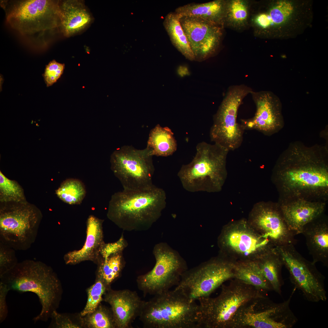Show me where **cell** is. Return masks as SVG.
<instances>
[{
  "instance_id": "cell-1",
  "label": "cell",
  "mask_w": 328,
  "mask_h": 328,
  "mask_svg": "<svg viewBox=\"0 0 328 328\" xmlns=\"http://www.w3.org/2000/svg\"><path fill=\"white\" fill-rule=\"evenodd\" d=\"M328 150L325 146L291 143L274 167L280 200L301 198L325 201L328 196Z\"/></svg>"
},
{
  "instance_id": "cell-2",
  "label": "cell",
  "mask_w": 328,
  "mask_h": 328,
  "mask_svg": "<svg viewBox=\"0 0 328 328\" xmlns=\"http://www.w3.org/2000/svg\"><path fill=\"white\" fill-rule=\"evenodd\" d=\"M166 205L165 191L154 185L141 190L123 189L112 196L107 216L124 231H145L159 219Z\"/></svg>"
},
{
  "instance_id": "cell-3",
  "label": "cell",
  "mask_w": 328,
  "mask_h": 328,
  "mask_svg": "<svg viewBox=\"0 0 328 328\" xmlns=\"http://www.w3.org/2000/svg\"><path fill=\"white\" fill-rule=\"evenodd\" d=\"M60 1L2 0L6 22L24 39L34 46H47L48 38L60 29Z\"/></svg>"
},
{
  "instance_id": "cell-4",
  "label": "cell",
  "mask_w": 328,
  "mask_h": 328,
  "mask_svg": "<svg viewBox=\"0 0 328 328\" xmlns=\"http://www.w3.org/2000/svg\"><path fill=\"white\" fill-rule=\"evenodd\" d=\"M9 290L31 292L38 296L42 306L33 319L46 322L57 307L62 294L60 281L52 268L39 261L26 260L0 277Z\"/></svg>"
},
{
  "instance_id": "cell-5",
  "label": "cell",
  "mask_w": 328,
  "mask_h": 328,
  "mask_svg": "<svg viewBox=\"0 0 328 328\" xmlns=\"http://www.w3.org/2000/svg\"><path fill=\"white\" fill-rule=\"evenodd\" d=\"M199 306L174 289L144 301L139 316L147 328H198Z\"/></svg>"
},
{
  "instance_id": "cell-6",
  "label": "cell",
  "mask_w": 328,
  "mask_h": 328,
  "mask_svg": "<svg viewBox=\"0 0 328 328\" xmlns=\"http://www.w3.org/2000/svg\"><path fill=\"white\" fill-rule=\"evenodd\" d=\"M192 161L183 165L177 176L183 187L191 192L220 190L226 173L227 156L229 151L216 143L202 142L196 146Z\"/></svg>"
},
{
  "instance_id": "cell-7",
  "label": "cell",
  "mask_w": 328,
  "mask_h": 328,
  "mask_svg": "<svg viewBox=\"0 0 328 328\" xmlns=\"http://www.w3.org/2000/svg\"><path fill=\"white\" fill-rule=\"evenodd\" d=\"M263 293L254 286L236 278L228 285L222 284L214 298H201L198 328H231L234 317L245 303Z\"/></svg>"
},
{
  "instance_id": "cell-8",
  "label": "cell",
  "mask_w": 328,
  "mask_h": 328,
  "mask_svg": "<svg viewBox=\"0 0 328 328\" xmlns=\"http://www.w3.org/2000/svg\"><path fill=\"white\" fill-rule=\"evenodd\" d=\"M42 217L40 210L26 200L1 203L0 242L15 251L28 249L35 241Z\"/></svg>"
},
{
  "instance_id": "cell-9",
  "label": "cell",
  "mask_w": 328,
  "mask_h": 328,
  "mask_svg": "<svg viewBox=\"0 0 328 328\" xmlns=\"http://www.w3.org/2000/svg\"><path fill=\"white\" fill-rule=\"evenodd\" d=\"M295 289L286 301L276 303L266 295L250 300L235 315L231 328H291L298 319L289 304Z\"/></svg>"
},
{
  "instance_id": "cell-10",
  "label": "cell",
  "mask_w": 328,
  "mask_h": 328,
  "mask_svg": "<svg viewBox=\"0 0 328 328\" xmlns=\"http://www.w3.org/2000/svg\"><path fill=\"white\" fill-rule=\"evenodd\" d=\"M253 91L244 84L229 87L216 113L209 133L211 141L229 151L238 148L243 141L244 130L237 122L238 110L244 99Z\"/></svg>"
},
{
  "instance_id": "cell-11",
  "label": "cell",
  "mask_w": 328,
  "mask_h": 328,
  "mask_svg": "<svg viewBox=\"0 0 328 328\" xmlns=\"http://www.w3.org/2000/svg\"><path fill=\"white\" fill-rule=\"evenodd\" d=\"M153 253L155 259L154 267L148 273L138 276L136 282L138 289L145 294L154 295L177 286L188 268L179 253L166 243L156 244Z\"/></svg>"
},
{
  "instance_id": "cell-12",
  "label": "cell",
  "mask_w": 328,
  "mask_h": 328,
  "mask_svg": "<svg viewBox=\"0 0 328 328\" xmlns=\"http://www.w3.org/2000/svg\"><path fill=\"white\" fill-rule=\"evenodd\" d=\"M152 156L146 148L138 149L131 145H124L113 152L111 168L123 189L141 190L154 185Z\"/></svg>"
},
{
  "instance_id": "cell-13",
  "label": "cell",
  "mask_w": 328,
  "mask_h": 328,
  "mask_svg": "<svg viewBox=\"0 0 328 328\" xmlns=\"http://www.w3.org/2000/svg\"><path fill=\"white\" fill-rule=\"evenodd\" d=\"M234 262L218 257L188 269L175 289L195 301L210 296L224 282L234 278Z\"/></svg>"
},
{
  "instance_id": "cell-14",
  "label": "cell",
  "mask_w": 328,
  "mask_h": 328,
  "mask_svg": "<svg viewBox=\"0 0 328 328\" xmlns=\"http://www.w3.org/2000/svg\"><path fill=\"white\" fill-rule=\"evenodd\" d=\"M275 249L288 270L290 281L308 301L313 302L326 301L325 277L315 264L303 257L292 244L277 246Z\"/></svg>"
},
{
  "instance_id": "cell-15",
  "label": "cell",
  "mask_w": 328,
  "mask_h": 328,
  "mask_svg": "<svg viewBox=\"0 0 328 328\" xmlns=\"http://www.w3.org/2000/svg\"><path fill=\"white\" fill-rule=\"evenodd\" d=\"M250 94L256 111L251 118L241 120L243 129L256 130L268 136L278 132L284 125L282 104L278 97L268 91H253Z\"/></svg>"
},
{
  "instance_id": "cell-16",
  "label": "cell",
  "mask_w": 328,
  "mask_h": 328,
  "mask_svg": "<svg viewBox=\"0 0 328 328\" xmlns=\"http://www.w3.org/2000/svg\"><path fill=\"white\" fill-rule=\"evenodd\" d=\"M179 17L194 60L202 61L212 56L216 51L221 35L219 25L196 17Z\"/></svg>"
},
{
  "instance_id": "cell-17",
  "label": "cell",
  "mask_w": 328,
  "mask_h": 328,
  "mask_svg": "<svg viewBox=\"0 0 328 328\" xmlns=\"http://www.w3.org/2000/svg\"><path fill=\"white\" fill-rule=\"evenodd\" d=\"M254 222L261 236L275 247L296 244L295 235L284 220L278 203L259 204Z\"/></svg>"
},
{
  "instance_id": "cell-18",
  "label": "cell",
  "mask_w": 328,
  "mask_h": 328,
  "mask_svg": "<svg viewBox=\"0 0 328 328\" xmlns=\"http://www.w3.org/2000/svg\"><path fill=\"white\" fill-rule=\"evenodd\" d=\"M283 218L295 235L301 234L304 227L324 214L325 201L297 198L280 200L278 203Z\"/></svg>"
},
{
  "instance_id": "cell-19",
  "label": "cell",
  "mask_w": 328,
  "mask_h": 328,
  "mask_svg": "<svg viewBox=\"0 0 328 328\" xmlns=\"http://www.w3.org/2000/svg\"><path fill=\"white\" fill-rule=\"evenodd\" d=\"M104 300L111 306L117 328H130L141 312L144 301L135 291L128 289L114 290L110 288Z\"/></svg>"
},
{
  "instance_id": "cell-20",
  "label": "cell",
  "mask_w": 328,
  "mask_h": 328,
  "mask_svg": "<svg viewBox=\"0 0 328 328\" xmlns=\"http://www.w3.org/2000/svg\"><path fill=\"white\" fill-rule=\"evenodd\" d=\"M104 220L93 215L89 216L86 222V238L81 249L70 251L64 255L67 265H75L85 261L97 264L100 259L101 248L104 242L103 224Z\"/></svg>"
},
{
  "instance_id": "cell-21",
  "label": "cell",
  "mask_w": 328,
  "mask_h": 328,
  "mask_svg": "<svg viewBox=\"0 0 328 328\" xmlns=\"http://www.w3.org/2000/svg\"><path fill=\"white\" fill-rule=\"evenodd\" d=\"M222 247L229 246L237 252L245 256L258 252L261 256L272 250L275 247L268 239L260 234L253 235L245 230L236 229L228 232H223L219 239Z\"/></svg>"
},
{
  "instance_id": "cell-22",
  "label": "cell",
  "mask_w": 328,
  "mask_h": 328,
  "mask_svg": "<svg viewBox=\"0 0 328 328\" xmlns=\"http://www.w3.org/2000/svg\"><path fill=\"white\" fill-rule=\"evenodd\" d=\"M301 234L304 236L312 262L328 267V221L323 214L305 225Z\"/></svg>"
},
{
  "instance_id": "cell-23",
  "label": "cell",
  "mask_w": 328,
  "mask_h": 328,
  "mask_svg": "<svg viewBox=\"0 0 328 328\" xmlns=\"http://www.w3.org/2000/svg\"><path fill=\"white\" fill-rule=\"evenodd\" d=\"M59 8L60 29L66 37H70L83 30L91 21L90 13L81 1H60Z\"/></svg>"
},
{
  "instance_id": "cell-24",
  "label": "cell",
  "mask_w": 328,
  "mask_h": 328,
  "mask_svg": "<svg viewBox=\"0 0 328 328\" xmlns=\"http://www.w3.org/2000/svg\"><path fill=\"white\" fill-rule=\"evenodd\" d=\"M234 278L252 285L266 295L272 288L263 275L256 260H245L234 262Z\"/></svg>"
},
{
  "instance_id": "cell-25",
  "label": "cell",
  "mask_w": 328,
  "mask_h": 328,
  "mask_svg": "<svg viewBox=\"0 0 328 328\" xmlns=\"http://www.w3.org/2000/svg\"><path fill=\"white\" fill-rule=\"evenodd\" d=\"M146 148L152 156L166 157L176 151L177 143L169 128L157 124L150 131Z\"/></svg>"
},
{
  "instance_id": "cell-26",
  "label": "cell",
  "mask_w": 328,
  "mask_h": 328,
  "mask_svg": "<svg viewBox=\"0 0 328 328\" xmlns=\"http://www.w3.org/2000/svg\"><path fill=\"white\" fill-rule=\"evenodd\" d=\"M224 4L221 0L201 3H190L179 6L175 12L179 17H199L220 25L223 17Z\"/></svg>"
},
{
  "instance_id": "cell-27",
  "label": "cell",
  "mask_w": 328,
  "mask_h": 328,
  "mask_svg": "<svg viewBox=\"0 0 328 328\" xmlns=\"http://www.w3.org/2000/svg\"><path fill=\"white\" fill-rule=\"evenodd\" d=\"M275 248L262 255L256 261L263 275L273 290L281 295L283 284L281 271L284 265L281 258Z\"/></svg>"
},
{
  "instance_id": "cell-28",
  "label": "cell",
  "mask_w": 328,
  "mask_h": 328,
  "mask_svg": "<svg viewBox=\"0 0 328 328\" xmlns=\"http://www.w3.org/2000/svg\"><path fill=\"white\" fill-rule=\"evenodd\" d=\"M163 24L172 44L177 50L186 59L194 60V55L181 25L178 15L175 12L168 14Z\"/></svg>"
},
{
  "instance_id": "cell-29",
  "label": "cell",
  "mask_w": 328,
  "mask_h": 328,
  "mask_svg": "<svg viewBox=\"0 0 328 328\" xmlns=\"http://www.w3.org/2000/svg\"><path fill=\"white\" fill-rule=\"evenodd\" d=\"M97 278H101L108 287L120 275L124 265L122 252L113 254L107 259L101 258L97 264Z\"/></svg>"
},
{
  "instance_id": "cell-30",
  "label": "cell",
  "mask_w": 328,
  "mask_h": 328,
  "mask_svg": "<svg viewBox=\"0 0 328 328\" xmlns=\"http://www.w3.org/2000/svg\"><path fill=\"white\" fill-rule=\"evenodd\" d=\"M57 196L70 205L80 204L86 193L85 186L80 180L69 179L64 181L56 191Z\"/></svg>"
},
{
  "instance_id": "cell-31",
  "label": "cell",
  "mask_w": 328,
  "mask_h": 328,
  "mask_svg": "<svg viewBox=\"0 0 328 328\" xmlns=\"http://www.w3.org/2000/svg\"><path fill=\"white\" fill-rule=\"evenodd\" d=\"M81 322L83 326L89 328H116L111 309L101 305L92 313L81 317Z\"/></svg>"
},
{
  "instance_id": "cell-32",
  "label": "cell",
  "mask_w": 328,
  "mask_h": 328,
  "mask_svg": "<svg viewBox=\"0 0 328 328\" xmlns=\"http://www.w3.org/2000/svg\"><path fill=\"white\" fill-rule=\"evenodd\" d=\"M293 10L292 4L286 1H281L271 9L268 14L260 15V21L264 28L271 25H279L285 21Z\"/></svg>"
},
{
  "instance_id": "cell-33",
  "label": "cell",
  "mask_w": 328,
  "mask_h": 328,
  "mask_svg": "<svg viewBox=\"0 0 328 328\" xmlns=\"http://www.w3.org/2000/svg\"><path fill=\"white\" fill-rule=\"evenodd\" d=\"M0 200L1 203L26 200L24 191L16 181L6 177L0 171Z\"/></svg>"
},
{
  "instance_id": "cell-34",
  "label": "cell",
  "mask_w": 328,
  "mask_h": 328,
  "mask_svg": "<svg viewBox=\"0 0 328 328\" xmlns=\"http://www.w3.org/2000/svg\"><path fill=\"white\" fill-rule=\"evenodd\" d=\"M109 288L101 278H97L95 283L87 290V301L80 313V316L83 317L93 312L102 300L103 296Z\"/></svg>"
},
{
  "instance_id": "cell-35",
  "label": "cell",
  "mask_w": 328,
  "mask_h": 328,
  "mask_svg": "<svg viewBox=\"0 0 328 328\" xmlns=\"http://www.w3.org/2000/svg\"><path fill=\"white\" fill-rule=\"evenodd\" d=\"M15 251L0 242V277L13 269L19 262Z\"/></svg>"
},
{
  "instance_id": "cell-36",
  "label": "cell",
  "mask_w": 328,
  "mask_h": 328,
  "mask_svg": "<svg viewBox=\"0 0 328 328\" xmlns=\"http://www.w3.org/2000/svg\"><path fill=\"white\" fill-rule=\"evenodd\" d=\"M64 68V64L59 63L54 60L46 66L43 76L47 87L56 82L62 74Z\"/></svg>"
},
{
  "instance_id": "cell-37",
  "label": "cell",
  "mask_w": 328,
  "mask_h": 328,
  "mask_svg": "<svg viewBox=\"0 0 328 328\" xmlns=\"http://www.w3.org/2000/svg\"><path fill=\"white\" fill-rule=\"evenodd\" d=\"M50 318L51 321L49 328H80L82 326L81 325L74 322L69 315L59 313L56 310L53 312Z\"/></svg>"
},
{
  "instance_id": "cell-38",
  "label": "cell",
  "mask_w": 328,
  "mask_h": 328,
  "mask_svg": "<svg viewBox=\"0 0 328 328\" xmlns=\"http://www.w3.org/2000/svg\"><path fill=\"white\" fill-rule=\"evenodd\" d=\"M123 235L122 234L116 241L111 243H104L100 249L101 258L105 260L111 255L122 252L127 244Z\"/></svg>"
},
{
  "instance_id": "cell-39",
  "label": "cell",
  "mask_w": 328,
  "mask_h": 328,
  "mask_svg": "<svg viewBox=\"0 0 328 328\" xmlns=\"http://www.w3.org/2000/svg\"><path fill=\"white\" fill-rule=\"evenodd\" d=\"M230 14L232 18L237 22H241L246 19L248 13L247 9L243 2L239 0H234L231 4Z\"/></svg>"
},
{
  "instance_id": "cell-40",
  "label": "cell",
  "mask_w": 328,
  "mask_h": 328,
  "mask_svg": "<svg viewBox=\"0 0 328 328\" xmlns=\"http://www.w3.org/2000/svg\"><path fill=\"white\" fill-rule=\"evenodd\" d=\"M9 291L7 286L0 282V323H2L7 317L8 313L6 297Z\"/></svg>"
}]
</instances>
